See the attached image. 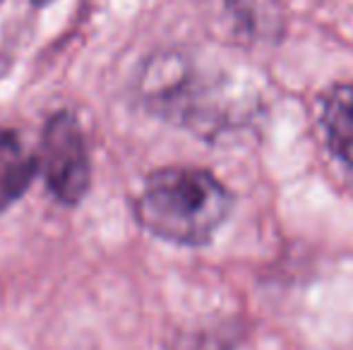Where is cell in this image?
Here are the masks:
<instances>
[{
  "label": "cell",
  "mask_w": 353,
  "mask_h": 350,
  "mask_svg": "<svg viewBox=\"0 0 353 350\" xmlns=\"http://www.w3.org/2000/svg\"><path fill=\"white\" fill-rule=\"evenodd\" d=\"M233 209V195L210 171L168 166L144 180L135 219L144 230L173 245L210 243Z\"/></svg>",
  "instance_id": "obj_1"
},
{
  "label": "cell",
  "mask_w": 353,
  "mask_h": 350,
  "mask_svg": "<svg viewBox=\"0 0 353 350\" xmlns=\"http://www.w3.org/2000/svg\"><path fill=\"white\" fill-rule=\"evenodd\" d=\"M37 166L61 204L77 206L92 187V159L79 120L68 111L53 113L43 125Z\"/></svg>",
  "instance_id": "obj_3"
},
{
  "label": "cell",
  "mask_w": 353,
  "mask_h": 350,
  "mask_svg": "<svg viewBox=\"0 0 353 350\" xmlns=\"http://www.w3.org/2000/svg\"><path fill=\"white\" fill-rule=\"evenodd\" d=\"M34 5H37V8H43V5H48L51 3V0H32Z\"/></svg>",
  "instance_id": "obj_6"
},
{
  "label": "cell",
  "mask_w": 353,
  "mask_h": 350,
  "mask_svg": "<svg viewBox=\"0 0 353 350\" xmlns=\"http://www.w3.org/2000/svg\"><path fill=\"white\" fill-rule=\"evenodd\" d=\"M39 173L37 159L14 132H0V214L8 211Z\"/></svg>",
  "instance_id": "obj_5"
},
{
  "label": "cell",
  "mask_w": 353,
  "mask_h": 350,
  "mask_svg": "<svg viewBox=\"0 0 353 350\" xmlns=\"http://www.w3.org/2000/svg\"><path fill=\"white\" fill-rule=\"evenodd\" d=\"M140 98L163 120L192 130H205L214 116V101L202 72L190 58L176 51L149 58L140 75Z\"/></svg>",
  "instance_id": "obj_2"
},
{
  "label": "cell",
  "mask_w": 353,
  "mask_h": 350,
  "mask_svg": "<svg viewBox=\"0 0 353 350\" xmlns=\"http://www.w3.org/2000/svg\"><path fill=\"white\" fill-rule=\"evenodd\" d=\"M320 127L332 156L353 171V87L341 85L322 96Z\"/></svg>",
  "instance_id": "obj_4"
}]
</instances>
